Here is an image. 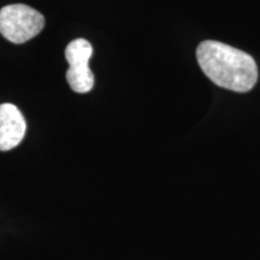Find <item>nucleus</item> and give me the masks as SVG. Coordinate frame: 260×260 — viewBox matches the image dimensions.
<instances>
[{"label": "nucleus", "mask_w": 260, "mask_h": 260, "mask_svg": "<svg viewBox=\"0 0 260 260\" xmlns=\"http://www.w3.org/2000/svg\"><path fill=\"white\" fill-rule=\"evenodd\" d=\"M197 59L204 74L222 88L246 93L258 81V67L251 54L222 42H201Z\"/></svg>", "instance_id": "1"}, {"label": "nucleus", "mask_w": 260, "mask_h": 260, "mask_svg": "<svg viewBox=\"0 0 260 260\" xmlns=\"http://www.w3.org/2000/svg\"><path fill=\"white\" fill-rule=\"evenodd\" d=\"M93 47L86 39H76L65 48V59L69 63L67 81L76 93H88L94 87V75L89 68Z\"/></svg>", "instance_id": "3"}, {"label": "nucleus", "mask_w": 260, "mask_h": 260, "mask_svg": "<svg viewBox=\"0 0 260 260\" xmlns=\"http://www.w3.org/2000/svg\"><path fill=\"white\" fill-rule=\"evenodd\" d=\"M27 130L22 112L12 104L0 105V151H10L21 144Z\"/></svg>", "instance_id": "4"}, {"label": "nucleus", "mask_w": 260, "mask_h": 260, "mask_svg": "<svg viewBox=\"0 0 260 260\" xmlns=\"http://www.w3.org/2000/svg\"><path fill=\"white\" fill-rule=\"evenodd\" d=\"M44 25V16L28 5L12 4L0 10V34L14 44L35 38Z\"/></svg>", "instance_id": "2"}]
</instances>
